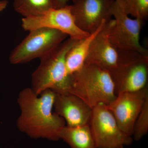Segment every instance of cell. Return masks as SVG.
Segmentation results:
<instances>
[{
  "mask_svg": "<svg viewBox=\"0 0 148 148\" xmlns=\"http://www.w3.org/2000/svg\"><path fill=\"white\" fill-rule=\"evenodd\" d=\"M56 94L47 89L37 95L29 87L19 92L17 103L20 114L16 125L20 132L33 139L60 140L59 132L66 126V121L52 112Z\"/></svg>",
  "mask_w": 148,
  "mask_h": 148,
  "instance_id": "1",
  "label": "cell"
},
{
  "mask_svg": "<svg viewBox=\"0 0 148 148\" xmlns=\"http://www.w3.org/2000/svg\"><path fill=\"white\" fill-rule=\"evenodd\" d=\"M78 40L69 38L40 59L32 76L31 88L36 95L47 89L56 93L69 92L71 78L66 69V55Z\"/></svg>",
  "mask_w": 148,
  "mask_h": 148,
  "instance_id": "2",
  "label": "cell"
},
{
  "mask_svg": "<svg viewBox=\"0 0 148 148\" xmlns=\"http://www.w3.org/2000/svg\"><path fill=\"white\" fill-rule=\"evenodd\" d=\"M69 92L81 99L91 108L99 103L108 105L116 97L109 71L92 64H84L71 75Z\"/></svg>",
  "mask_w": 148,
  "mask_h": 148,
  "instance_id": "3",
  "label": "cell"
},
{
  "mask_svg": "<svg viewBox=\"0 0 148 148\" xmlns=\"http://www.w3.org/2000/svg\"><path fill=\"white\" fill-rule=\"evenodd\" d=\"M118 50L117 65L109 71L116 95L139 91L147 86L148 56L132 51Z\"/></svg>",
  "mask_w": 148,
  "mask_h": 148,
  "instance_id": "4",
  "label": "cell"
},
{
  "mask_svg": "<svg viewBox=\"0 0 148 148\" xmlns=\"http://www.w3.org/2000/svg\"><path fill=\"white\" fill-rule=\"evenodd\" d=\"M68 36L60 31L47 28L34 29L10 55L11 64H24L36 58L40 59L67 39Z\"/></svg>",
  "mask_w": 148,
  "mask_h": 148,
  "instance_id": "5",
  "label": "cell"
},
{
  "mask_svg": "<svg viewBox=\"0 0 148 148\" xmlns=\"http://www.w3.org/2000/svg\"><path fill=\"white\" fill-rule=\"evenodd\" d=\"M111 13L115 20L109 36L112 45L118 50L132 51L148 56L147 49L140 43L144 21L130 18L125 13L121 0H114Z\"/></svg>",
  "mask_w": 148,
  "mask_h": 148,
  "instance_id": "6",
  "label": "cell"
},
{
  "mask_svg": "<svg viewBox=\"0 0 148 148\" xmlns=\"http://www.w3.org/2000/svg\"><path fill=\"white\" fill-rule=\"evenodd\" d=\"M89 125L97 148H119L131 145L132 136L123 132L104 103L92 109Z\"/></svg>",
  "mask_w": 148,
  "mask_h": 148,
  "instance_id": "7",
  "label": "cell"
},
{
  "mask_svg": "<svg viewBox=\"0 0 148 148\" xmlns=\"http://www.w3.org/2000/svg\"><path fill=\"white\" fill-rule=\"evenodd\" d=\"M21 27L27 31L41 28L55 29L73 39L79 40L90 34L84 32L76 24L71 5L52 8L40 16L23 17Z\"/></svg>",
  "mask_w": 148,
  "mask_h": 148,
  "instance_id": "8",
  "label": "cell"
},
{
  "mask_svg": "<svg viewBox=\"0 0 148 148\" xmlns=\"http://www.w3.org/2000/svg\"><path fill=\"white\" fill-rule=\"evenodd\" d=\"M148 97L147 86L139 91L119 93L107 105L120 129L127 135L132 136L135 122Z\"/></svg>",
  "mask_w": 148,
  "mask_h": 148,
  "instance_id": "9",
  "label": "cell"
},
{
  "mask_svg": "<svg viewBox=\"0 0 148 148\" xmlns=\"http://www.w3.org/2000/svg\"><path fill=\"white\" fill-rule=\"evenodd\" d=\"M114 0H72V13L76 24L84 32L92 34L112 19Z\"/></svg>",
  "mask_w": 148,
  "mask_h": 148,
  "instance_id": "10",
  "label": "cell"
},
{
  "mask_svg": "<svg viewBox=\"0 0 148 148\" xmlns=\"http://www.w3.org/2000/svg\"><path fill=\"white\" fill-rule=\"evenodd\" d=\"M115 24L112 18L94 37L89 48L84 64H92L110 71L115 68L119 58V51L110 42L109 36Z\"/></svg>",
  "mask_w": 148,
  "mask_h": 148,
  "instance_id": "11",
  "label": "cell"
},
{
  "mask_svg": "<svg viewBox=\"0 0 148 148\" xmlns=\"http://www.w3.org/2000/svg\"><path fill=\"white\" fill-rule=\"evenodd\" d=\"M53 108L56 113L65 120L68 127L89 124L92 109L71 93H56Z\"/></svg>",
  "mask_w": 148,
  "mask_h": 148,
  "instance_id": "12",
  "label": "cell"
},
{
  "mask_svg": "<svg viewBox=\"0 0 148 148\" xmlns=\"http://www.w3.org/2000/svg\"><path fill=\"white\" fill-rule=\"evenodd\" d=\"M106 23L89 36L78 40L69 51L66 55V64L67 73L69 75L77 71L84 66L92 40Z\"/></svg>",
  "mask_w": 148,
  "mask_h": 148,
  "instance_id": "13",
  "label": "cell"
},
{
  "mask_svg": "<svg viewBox=\"0 0 148 148\" xmlns=\"http://www.w3.org/2000/svg\"><path fill=\"white\" fill-rule=\"evenodd\" d=\"M59 136L71 148H97L89 124L76 127L66 125Z\"/></svg>",
  "mask_w": 148,
  "mask_h": 148,
  "instance_id": "14",
  "label": "cell"
},
{
  "mask_svg": "<svg viewBox=\"0 0 148 148\" xmlns=\"http://www.w3.org/2000/svg\"><path fill=\"white\" fill-rule=\"evenodd\" d=\"M13 7L24 17L40 16L55 8V0H14Z\"/></svg>",
  "mask_w": 148,
  "mask_h": 148,
  "instance_id": "15",
  "label": "cell"
},
{
  "mask_svg": "<svg viewBox=\"0 0 148 148\" xmlns=\"http://www.w3.org/2000/svg\"><path fill=\"white\" fill-rule=\"evenodd\" d=\"M125 13L145 21L148 17V0H121Z\"/></svg>",
  "mask_w": 148,
  "mask_h": 148,
  "instance_id": "16",
  "label": "cell"
},
{
  "mask_svg": "<svg viewBox=\"0 0 148 148\" xmlns=\"http://www.w3.org/2000/svg\"><path fill=\"white\" fill-rule=\"evenodd\" d=\"M148 132V97L135 122L132 137L136 141H139L147 135Z\"/></svg>",
  "mask_w": 148,
  "mask_h": 148,
  "instance_id": "17",
  "label": "cell"
},
{
  "mask_svg": "<svg viewBox=\"0 0 148 148\" xmlns=\"http://www.w3.org/2000/svg\"><path fill=\"white\" fill-rule=\"evenodd\" d=\"M70 0H55V8H59L68 5Z\"/></svg>",
  "mask_w": 148,
  "mask_h": 148,
  "instance_id": "18",
  "label": "cell"
},
{
  "mask_svg": "<svg viewBox=\"0 0 148 148\" xmlns=\"http://www.w3.org/2000/svg\"><path fill=\"white\" fill-rule=\"evenodd\" d=\"M8 0H2L0 1V12L5 9L8 4Z\"/></svg>",
  "mask_w": 148,
  "mask_h": 148,
  "instance_id": "19",
  "label": "cell"
},
{
  "mask_svg": "<svg viewBox=\"0 0 148 148\" xmlns=\"http://www.w3.org/2000/svg\"><path fill=\"white\" fill-rule=\"evenodd\" d=\"M119 148H124V147H123V146H122V147H120Z\"/></svg>",
  "mask_w": 148,
  "mask_h": 148,
  "instance_id": "20",
  "label": "cell"
}]
</instances>
